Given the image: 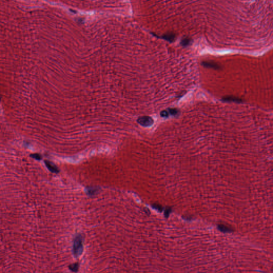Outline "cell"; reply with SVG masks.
Segmentation results:
<instances>
[{"label": "cell", "mask_w": 273, "mask_h": 273, "mask_svg": "<svg viewBox=\"0 0 273 273\" xmlns=\"http://www.w3.org/2000/svg\"><path fill=\"white\" fill-rule=\"evenodd\" d=\"M79 265L78 264H74L70 265L69 266V268L70 270H71L73 272H77L79 269Z\"/></svg>", "instance_id": "cell-11"}, {"label": "cell", "mask_w": 273, "mask_h": 273, "mask_svg": "<svg viewBox=\"0 0 273 273\" xmlns=\"http://www.w3.org/2000/svg\"><path fill=\"white\" fill-rule=\"evenodd\" d=\"M218 228L219 230L224 232H231L233 231V230L231 227L222 224L219 225Z\"/></svg>", "instance_id": "cell-6"}, {"label": "cell", "mask_w": 273, "mask_h": 273, "mask_svg": "<svg viewBox=\"0 0 273 273\" xmlns=\"http://www.w3.org/2000/svg\"><path fill=\"white\" fill-rule=\"evenodd\" d=\"M175 38H176L175 35L173 34H171V33L167 34H166L163 36V38L164 39L166 40L167 41H170V42L173 41L175 39Z\"/></svg>", "instance_id": "cell-7"}, {"label": "cell", "mask_w": 273, "mask_h": 273, "mask_svg": "<svg viewBox=\"0 0 273 273\" xmlns=\"http://www.w3.org/2000/svg\"><path fill=\"white\" fill-rule=\"evenodd\" d=\"M1 96H0V102H1Z\"/></svg>", "instance_id": "cell-16"}, {"label": "cell", "mask_w": 273, "mask_h": 273, "mask_svg": "<svg viewBox=\"0 0 273 273\" xmlns=\"http://www.w3.org/2000/svg\"><path fill=\"white\" fill-rule=\"evenodd\" d=\"M191 39H188V38H185V39H183V40H182V41L181 42V44L183 46H186L189 45L191 43Z\"/></svg>", "instance_id": "cell-10"}, {"label": "cell", "mask_w": 273, "mask_h": 273, "mask_svg": "<svg viewBox=\"0 0 273 273\" xmlns=\"http://www.w3.org/2000/svg\"><path fill=\"white\" fill-rule=\"evenodd\" d=\"M32 157H33V158H35V159L36 160H41V156L39 154H33L31 155Z\"/></svg>", "instance_id": "cell-15"}, {"label": "cell", "mask_w": 273, "mask_h": 273, "mask_svg": "<svg viewBox=\"0 0 273 273\" xmlns=\"http://www.w3.org/2000/svg\"><path fill=\"white\" fill-rule=\"evenodd\" d=\"M138 123L143 126H150L154 123V120L149 116H143L139 117L137 120Z\"/></svg>", "instance_id": "cell-2"}, {"label": "cell", "mask_w": 273, "mask_h": 273, "mask_svg": "<svg viewBox=\"0 0 273 273\" xmlns=\"http://www.w3.org/2000/svg\"><path fill=\"white\" fill-rule=\"evenodd\" d=\"M45 163L47 168H48L51 172H55V173L58 172L59 170L58 169V168L56 167V166L55 164H53L51 162H50L49 161H45Z\"/></svg>", "instance_id": "cell-5"}, {"label": "cell", "mask_w": 273, "mask_h": 273, "mask_svg": "<svg viewBox=\"0 0 273 273\" xmlns=\"http://www.w3.org/2000/svg\"><path fill=\"white\" fill-rule=\"evenodd\" d=\"M202 65L205 67L213 68L214 69H219L220 68V66L218 63L213 62H204L202 63Z\"/></svg>", "instance_id": "cell-4"}, {"label": "cell", "mask_w": 273, "mask_h": 273, "mask_svg": "<svg viewBox=\"0 0 273 273\" xmlns=\"http://www.w3.org/2000/svg\"><path fill=\"white\" fill-rule=\"evenodd\" d=\"M83 238L81 235L76 236L74 239L73 252L75 257H78L82 254L83 252Z\"/></svg>", "instance_id": "cell-1"}, {"label": "cell", "mask_w": 273, "mask_h": 273, "mask_svg": "<svg viewBox=\"0 0 273 273\" xmlns=\"http://www.w3.org/2000/svg\"><path fill=\"white\" fill-rule=\"evenodd\" d=\"M171 211H172V209L171 208L168 207L166 209L164 212V215L165 217H166V218H168V217L169 216L170 214L171 213Z\"/></svg>", "instance_id": "cell-12"}, {"label": "cell", "mask_w": 273, "mask_h": 273, "mask_svg": "<svg viewBox=\"0 0 273 273\" xmlns=\"http://www.w3.org/2000/svg\"><path fill=\"white\" fill-rule=\"evenodd\" d=\"M169 115L172 116H176L179 113V110L177 108H169L168 110Z\"/></svg>", "instance_id": "cell-9"}, {"label": "cell", "mask_w": 273, "mask_h": 273, "mask_svg": "<svg viewBox=\"0 0 273 273\" xmlns=\"http://www.w3.org/2000/svg\"><path fill=\"white\" fill-rule=\"evenodd\" d=\"M98 191V189L96 187H89L86 189L87 193L89 195H95Z\"/></svg>", "instance_id": "cell-8"}, {"label": "cell", "mask_w": 273, "mask_h": 273, "mask_svg": "<svg viewBox=\"0 0 273 273\" xmlns=\"http://www.w3.org/2000/svg\"><path fill=\"white\" fill-rule=\"evenodd\" d=\"M160 115L162 117H168V116L170 115L169 114H168V110H164L163 111H162V112L160 113Z\"/></svg>", "instance_id": "cell-13"}, {"label": "cell", "mask_w": 273, "mask_h": 273, "mask_svg": "<svg viewBox=\"0 0 273 273\" xmlns=\"http://www.w3.org/2000/svg\"><path fill=\"white\" fill-rule=\"evenodd\" d=\"M222 101L227 103H240L242 102V100L240 98L234 96H227L222 98Z\"/></svg>", "instance_id": "cell-3"}, {"label": "cell", "mask_w": 273, "mask_h": 273, "mask_svg": "<svg viewBox=\"0 0 273 273\" xmlns=\"http://www.w3.org/2000/svg\"><path fill=\"white\" fill-rule=\"evenodd\" d=\"M153 208L155 209L156 210H157L158 211H159L160 212H161L163 210V207L161 206V205H159V204H153Z\"/></svg>", "instance_id": "cell-14"}]
</instances>
